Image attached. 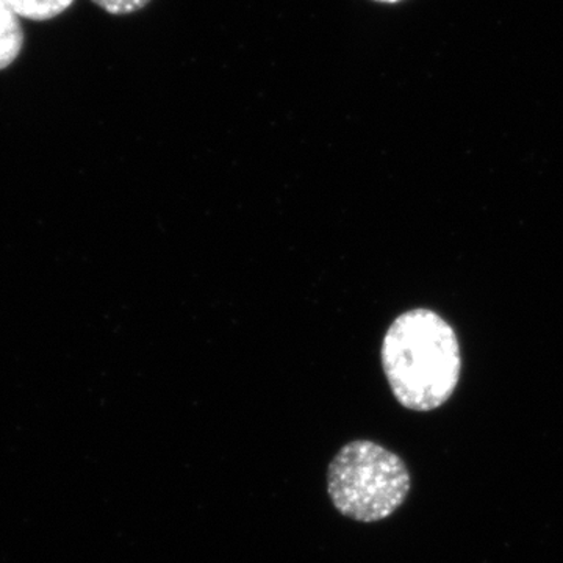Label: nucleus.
Instances as JSON below:
<instances>
[{"mask_svg": "<svg viewBox=\"0 0 563 563\" xmlns=\"http://www.w3.org/2000/svg\"><path fill=\"white\" fill-rule=\"evenodd\" d=\"M374 2H379V3H398V2H402V0H374Z\"/></svg>", "mask_w": 563, "mask_h": 563, "instance_id": "nucleus-6", "label": "nucleus"}, {"mask_svg": "<svg viewBox=\"0 0 563 563\" xmlns=\"http://www.w3.org/2000/svg\"><path fill=\"white\" fill-rule=\"evenodd\" d=\"M383 366L393 395L406 409L431 412L453 396L461 379V344L432 310L396 318L385 333Z\"/></svg>", "mask_w": 563, "mask_h": 563, "instance_id": "nucleus-1", "label": "nucleus"}, {"mask_svg": "<svg viewBox=\"0 0 563 563\" xmlns=\"http://www.w3.org/2000/svg\"><path fill=\"white\" fill-rule=\"evenodd\" d=\"M18 16L31 21H49L60 16L74 0H9Z\"/></svg>", "mask_w": 563, "mask_h": 563, "instance_id": "nucleus-4", "label": "nucleus"}, {"mask_svg": "<svg viewBox=\"0 0 563 563\" xmlns=\"http://www.w3.org/2000/svg\"><path fill=\"white\" fill-rule=\"evenodd\" d=\"M24 46L20 16L9 0H0V69L9 68Z\"/></svg>", "mask_w": 563, "mask_h": 563, "instance_id": "nucleus-3", "label": "nucleus"}, {"mask_svg": "<svg viewBox=\"0 0 563 563\" xmlns=\"http://www.w3.org/2000/svg\"><path fill=\"white\" fill-rule=\"evenodd\" d=\"M92 2L110 14H131L144 9L151 0H92Z\"/></svg>", "mask_w": 563, "mask_h": 563, "instance_id": "nucleus-5", "label": "nucleus"}, {"mask_svg": "<svg viewBox=\"0 0 563 563\" xmlns=\"http://www.w3.org/2000/svg\"><path fill=\"white\" fill-rule=\"evenodd\" d=\"M328 490L343 517L376 523L395 514L410 492L402 459L369 440L344 444L328 470Z\"/></svg>", "mask_w": 563, "mask_h": 563, "instance_id": "nucleus-2", "label": "nucleus"}]
</instances>
